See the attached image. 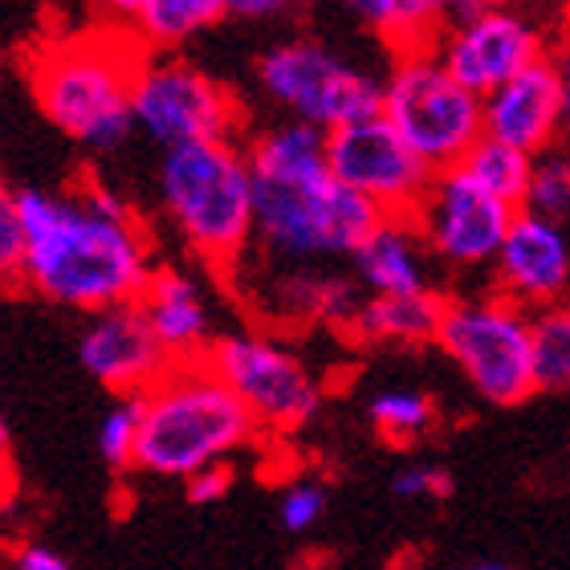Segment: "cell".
I'll return each instance as SVG.
<instances>
[{
    "label": "cell",
    "instance_id": "1",
    "mask_svg": "<svg viewBox=\"0 0 570 570\" xmlns=\"http://www.w3.org/2000/svg\"><path fill=\"white\" fill-rule=\"evenodd\" d=\"M24 225V282L53 306L98 314L139 302L155 265L151 233L122 191L102 179L78 188H17Z\"/></svg>",
    "mask_w": 570,
    "mask_h": 570
},
{
    "label": "cell",
    "instance_id": "2",
    "mask_svg": "<svg viewBox=\"0 0 570 570\" xmlns=\"http://www.w3.org/2000/svg\"><path fill=\"white\" fill-rule=\"evenodd\" d=\"M253 245L265 265L351 262L383 213L331 176L326 131L282 119L249 142Z\"/></svg>",
    "mask_w": 570,
    "mask_h": 570
},
{
    "label": "cell",
    "instance_id": "3",
    "mask_svg": "<svg viewBox=\"0 0 570 570\" xmlns=\"http://www.w3.org/2000/svg\"><path fill=\"white\" fill-rule=\"evenodd\" d=\"M257 436L262 424L204 358L171 363L164 380L139 395L135 473L184 485L200 469L233 464Z\"/></svg>",
    "mask_w": 570,
    "mask_h": 570
},
{
    "label": "cell",
    "instance_id": "4",
    "mask_svg": "<svg viewBox=\"0 0 570 570\" xmlns=\"http://www.w3.org/2000/svg\"><path fill=\"white\" fill-rule=\"evenodd\" d=\"M147 49L131 29L58 37L29 66L37 107L86 151H119L131 139V82Z\"/></svg>",
    "mask_w": 570,
    "mask_h": 570
},
{
    "label": "cell",
    "instance_id": "5",
    "mask_svg": "<svg viewBox=\"0 0 570 570\" xmlns=\"http://www.w3.org/2000/svg\"><path fill=\"white\" fill-rule=\"evenodd\" d=\"M159 200L179 240L204 265L237 269L253 249V167L245 142L167 147L159 159Z\"/></svg>",
    "mask_w": 570,
    "mask_h": 570
},
{
    "label": "cell",
    "instance_id": "6",
    "mask_svg": "<svg viewBox=\"0 0 570 570\" xmlns=\"http://www.w3.org/2000/svg\"><path fill=\"white\" fill-rule=\"evenodd\" d=\"M380 115L432 171L461 167L464 155L485 139L481 98L444 70L436 49L392 53Z\"/></svg>",
    "mask_w": 570,
    "mask_h": 570
},
{
    "label": "cell",
    "instance_id": "7",
    "mask_svg": "<svg viewBox=\"0 0 570 570\" xmlns=\"http://www.w3.org/2000/svg\"><path fill=\"white\" fill-rule=\"evenodd\" d=\"M436 346L464 375V383L493 407L525 404L534 387L530 309L501 297L498 289L461 294L444 302Z\"/></svg>",
    "mask_w": 570,
    "mask_h": 570
},
{
    "label": "cell",
    "instance_id": "8",
    "mask_svg": "<svg viewBox=\"0 0 570 570\" xmlns=\"http://www.w3.org/2000/svg\"><path fill=\"white\" fill-rule=\"evenodd\" d=\"M257 82L285 119L314 131H343L383 110V78L318 37H289L257 58Z\"/></svg>",
    "mask_w": 570,
    "mask_h": 570
},
{
    "label": "cell",
    "instance_id": "9",
    "mask_svg": "<svg viewBox=\"0 0 570 570\" xmlns=\"http://www.w3.org/2000/svg\"><path fill=\"white\" fill-rule=\"evenodd\" d=\"M225 380V387L249 407L262 432H297L322 412V380L294 346L277 334L240 326L216 334L213 351L204 358Z\"/></svg>",
    "mask_w": 570,
    "mask_h": 570
},
{
    "label": "cell",
    "instance_id": "10",
    "mask_svg": "<svg viewBox=\"0 0 570 570\" xmlns=\"http://www.w3.org/2000/svg\"><path fill=\"white\" fill-rule=\"evenodd\" d=\"M135 131L159 147L237 139L240 107L213 73L176 53H147L131 82Z\"/></svg>",
    "mask_w": 570,
    "mask_h": 570
},
{
    "label": "cell",
    "instance_id": "11",
    "mask_svg": "<svg viewBox=\"0 0 570 570\" xmlns=\"http://www.w3.org/2000/svg\"><path fill=\"white\" fill-rule=\"evenodd\" d=\"M513 216L518 208L489 196L461 167H449L432 176L407 220L416 225L432 262L452 274H473V269H493Z\"/></svg>",
    "mask_w": 570,
    "mask_h": 570
},
{
    "label": "cell",
    "instance_id": "12",
    "mask_svg": "<svg viewBox=\"0 0 570 570\" xmlns=\"http://www.w3.org/2000/svg\"><path fill=\"white\" fill-rule=\"evenodd\" d=\"M436 58L461 86H469L476 98L493 95L498 86L530 70L534 61L550 58L547 24L525 9L522 0L510 9H493L481 17L449 21L436 37Z\"/></svg>",
    "mask_w": 570,
    "mask_h": 570
},
{
    "label": "cell",
    "instance_id": "13",
    "mask_svg": "<svg viewBox=\"0 0 570 570\" xmlns=\"http://www.w3.org/2000/svg\"><path fill=\"white\" fill-rule=\"evenodd\" d=\"M326 159L331 176L375 204L383 216H412L436 176L383 115L326 135Z\"/></svg>",
    "mask_w": 570,
    "mask_h": 570
},
{
    "label": "cell",
    "instance_id": "14",
    "mask_svg": "<svg viewBox=\"0 0 570 570\" xmlns=\"http://www.w3.org/2000/svg\"><path fill=\"white\" fill-rule=\"evenodd\" d=\"M78 363L90 380L122 400V395H142L164 380L171 355L155 338L142 306L131 302L86 314V326L78 334Z\"/></svg>",
    "mask_w": 570,
    "mask_h": 570
},
{
    "label": "cell",
    "instance_id": "15",
    "mask_svg": "<svg viewBox=\"0 0 570 570\" xmlns=\"http://www.w3.org/2000/svg\"><path fill=\"white\" fill-rule=\"evenodd\" d=\"M493 289L522 309L570 302V233L534 213L513 216L505 245L493 262Z\"/></svg>",
    "mask_w": 570,
    "mask_h": 570
},
{
    "label": "cell",
    "instance_id": "16",
    "mask_svg": "<svg viewBox=\"0 0 570 570\" xmlns=\"http://www.w3.org/2000/svg\"><path fill=\"white\" fill-rule=\"evenodd\" d=\"M355 277L326 274L318 265H265L253 282V309L282 326H351L363 306Z\"/></svg>",
    "mask_w": 570,
    "mask_h": 570
},
{
    "label": "cell",
    "instance_id": "17",
    "mask_svg": "<svg viewBox=\"0 0 570 570\" xmlns=\"http://www.w3.org/2000/svg\"><path fill=\"white\" fill-rule=\"evenodd\" d=\"M485 135L525 155H542L562 139V86L554 61L542 58L493 95L481 98Z\"/></svg>",
    "mask_w": 570,
    "mask_h": 570
},
{
    "label": "cell",
    "instance_id": "18",
    "mask_svg": "<svg viewBox=\"0 0 570 570\" xmlns=\"http://www.w3.org/2000/svg\"><path fill=\"white\" fill-rule=\"evenodd\" d=\"M155 338L164 343L171 363H200L216 343V309L204 282L191 269L159 265L139 297Z\"/></svg>",
    "mask_w": 570,
    "mask_h": 570
},
{
    "label": "cell",
    "instance_id": "19",
    "mask_svg": "<svg viewBox=\"0 0 570 570\" xmlns=\"http://www.w3.org/2000/svg\"><path fill=\"white\" fill-rule=\"evenodd\" d=\"M355 282L367 297H416L436 294L432 253L407 216H383V225L351 257Z\"/></svg>",
    "mask_w": 570,
    "mask_h": 570
},
{
    "label": "cell",
    "instance_id": "20",
    "mask_svg": "<svg viewBox=\"0 0 570 570\" xmlns=\"http://www.w3.org/2000/svg\"><path fill=\"white\" fill-rule=\"evenodd\" d=\"M444 294H416V297H363L346 334L358 343L375 346H424L436 343L440 318H444Z\"/></svg>",
    "mask_w": 570,
    "mask_h": 570
},
{
    "label": "cell",
    "instance_id": "21",
    "mask_svg": "<svg viewBox=\"0 0 570 570\" xmlns=\"http://www.w3.org/2000/svg\"><path fill=\"white\" fill-rule=\"evenodd\" d=\"M346 9L383 37L392 53L432 49L452 21V0H346Z\"/></svg>",
    "mask_w": 570,
    "mask_h": 570
},
{
    "label": "cell",
    "instance_id": "22",
    "mask_svg": "<svg viewBox=\"0 0 570 570\" xmlns=\"http://www.w3.org/2000/svg\"><path fill=\"white\" fill-rule=\"evenodd\" d=\"M228 17V0H142L131 37L147 53H171Z\"/></svg>",
    "mask_w": 570,
    "mask_h": 570
},
{
    "label": "cell",
    "instance_id": "23",
    "mask_svg": "<svg viewBox=\"0 0 570 570\" xmlns=\"http://www.w3.org/2000/svg\"><path fill=\"white\" fill-rule=\"evenodd\" d=\"M461 171L469 179H476L489 196H498L501 204H510L522 213L525 204V191H530V171H534V155L518 151L510 142H498V139H481L473 151L464 155Z\"/></svg>",
    "mask_w": 570,
    "mask_h": 570
},
{
    "label": "cell",
    "instance_id": "24",
    "mask_svg": "<svg viewBox=\"0 0 570 570\" xmlns=\"http://www.w3.org/2000/svg\"><path fill=\"white\" fill-rule=\"evenodd\" d=\"M367 424L387 444H416L436 428V400L416 387H383L371 395Z\"/></svg>",
    "mask_w": 570,
    "mask_h": 570
},
{
    "label": "cell",
    "instance_id": "25",
    "mask_svg": "<svg viewBox=\"0 0 570 570\" xmlns=\"http://www.w3.org/2000/svg\"><path fill=\"white\" fill-rule=\"evenodd\" d=\"M538 392H570V302L530 314Z\"/></svg>",
    "mask_w": 570,
    "mask_h": 570
},
{
    "label": "cell",
    "instance_id": "26",
    "mask_svg": "<svg viewBox=\"0 0 570 570\" xmlns=\"http://www.w3.org/2000/svg\"><path fill=\"white\" fill-rule=\"evenodd\" d=\"M522 213H534L542 220L567 228L570 220V147L554 142L542 155H534V171H530V191H525Z\"/></svg>",
    "mask_w": 570,
    "mask_h": 570
},
{
    "label": "cell",
    "instance_id": "27",
    "mask_svg": "<svg viewBox=\"0 0 570 570\" xmlns=\"http://www.w3.org/2000/svg\"><path fill=\"white\" fill-rule=\"evenodd\" d=\"M135 449H139V395H122L107 407L98 424V452L110 469H135Z\"/></svg>",
    "mask_w": 570,
    "mask_h": 570
},
{
    "label": "cell",
    "instance_id": "28",
    "mask_svg": "<svg viewBox=\"0 0 570 570\" xmlns=\"http://www.w3.org/2000/svg\"><path fill=\"white\" fill-rule=\"evenodd\" d=\"M326 513V485L314 481V476H297L282 489L277 498V522H282L285 534H306L322 522Z\"/></svg>",
    "mask_w": 570,
    "mask_h": 570
},
{
    "label": "cell",
    "instance_id": "29",
    "mask_svg": "<svg viewBox=\"0 0 570 570\" xmlns=\"http://www.w3.org/2000/svg\"><path fill=\"white\" fill-rule=\"evenodd\" d=\"M24 282V225L17 191L0 188V285Z\"/></svg>",
    "mask_w": 570,
    "mask_h": 570
},
{
    "label": "cell",
    "instance_id": "30",
    "mask_svg": "<svg viewBox=\"0 0 570 570\" xmlns=\"http://www.w3.org/2000/svg\"><path fill=\"white\" fill-rule=\"evenodd\" d=\"M392 498L395 501H444V498H452V473L444 464H432V461L404 464V469L392 476Z\"/></svg>",
    "mask_w": 570,
    "mask_h": 570
},
{
    "label": "cell",
    "instance_id": "31",
    "mask_svg": "<svg viewBox=\"0 0 570 570\" xmlns=\"http://www.w3.org/2000/svg\"><path fill=\"white\" fill-rule=\"evenodd\" d=\"M237 485V469L233 464H213V469H200L196 476L184 481V498L191 505H216V501H225Z\"/></svg>",
    "mask_w": 570,
    "mask_h": 570
},
{
    "label": "cell",
    "instance_id": "32",
    "mask_svg": "<svg viewBox=\"0 0 570 570\" xmlns=\"http://www.w3.org/2000/svg\"><path fill=\"white\" fill-rule=\"evenodd\" d=\"M309 0H228V17L237 21H282L306 9Z\"/></svg>",
    "mask_w": 570,
    "mask_h": 570
},
{
    "label": "cell",
    "instance_id": "33",
    "mask_svg": "<svg viewBox=\"0 0 570 570\" xmlns=\"http://www.w3.org/2000/svg\"><path fill=\"white\" fill-rule=\"evenodd\" d=\"M12 570H70V559L46 542H29L12 554Z\"/></svg>",
    "mask_w": 570,
    "mask_h": 570
},
{
    "label": "cell",
    "instance_id": "34",
    "mask_svg": "<svg viewBox=\"0 0 570 570\" xmlns=\"http://www.w3.org/2000/svg\"><path fill=\"white\" fill-rule=\"evenodd\" d=\"M550 61H554V70H559V86H562V139L570 147V33L559 41V49L550 53Z\"/></svg>",
    "mask_w": 570,
    "mask_h": 570
},
{
    "label": "cell",
    "instance_id": "35",
    "mask_svg": "<svg viewBox=\"0 0 570 570\" xmlns=\"http://www.w3.org/2000/svg\"><path fill=\"white\" fill-rule=\"evenodd\" d=\"M98 9H102V17L110 21V29H127V24L139 17L142 0H98Z\"/></svg>",
    "mask_w": 570,
    "mask_h": 570
},
{
    "label": "cell",
    "instance_id": "36",
    "mask_svg": "<svg viewBox=\"0 0 570 570\" xmlns=\"http://www.w3.org/2000/svg\"><path fill=\"white\" fill-rule=\"evenodd\" d=\"M518 0H452V21H464V17H481V12L493 9H510Z\"/></svg>",
    "mask_w": 570,
    "mask_h": 570
},
{
    "label": "cell",
    "instance_id": "37",
    "mask_svg": "<svg viewBox=\"0 0 570 570\" xmlns=\"http://www.w3.org/2000/svg\"><path fill=\"white\" fill-rule=\"evenodd\" d=\"M9 420H4V407H0V469H4V464H9Z\"/></svg>",
    "mask_w": 570,
    "mask_h": 570
},
{
    "label": "cell",
    "instance_id": "38",
    "mask_svg": "<svg viewBox=\"0 0 570 570\" xmlns=\"http://www.w3.org/2000/svg\"><path fill=\"white\" fill-rule=\"evenodd\" d=\"M461 570H510L505 562H469V567H461Z\"/></svg>",
    "mask_w": 570,
    "mask_h": 570
}]
</instances>
